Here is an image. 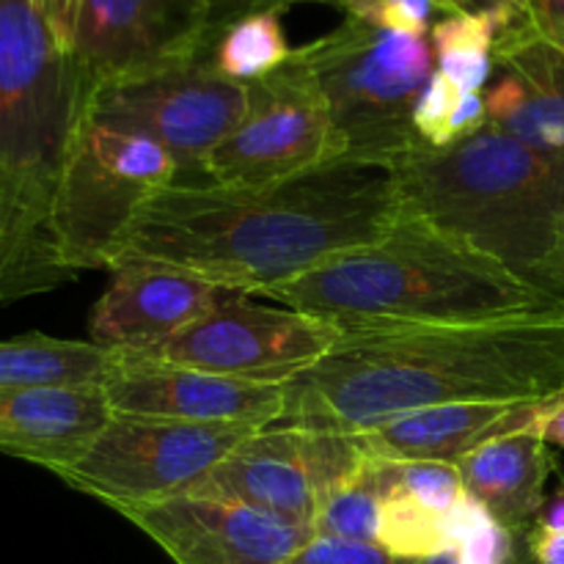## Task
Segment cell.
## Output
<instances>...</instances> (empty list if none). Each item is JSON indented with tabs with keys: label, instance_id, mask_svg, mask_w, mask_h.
<instances>
[{
	"label": "cell",
	"instance_id": "obj_1",
	"mask_svg": "<svg viewBox=\"0 0 564 564\" xmlns=\"http://www.w3.org/2000/svg\"><path fill=\"white\" fill-rule=\"evenodd\" d=\"M402 213L391 171L323 165L273 185H171L121 240L110 273L158 264L237 295H268L345 251L372 246Z\"/></svg>",
	"mask_w": 564,
	"mask_h": 564
},
{
	"label": "cell",
	"instance_id": "obj_2",
	"mask_svg": "<svg viewBox=\"0 0 564 564\" xmlns=\"http://www.w3.org/2000/svg\"><path fill=\"white\" fill-rule=\"evenodd\" d=\"M564 397V308L494 323L345 336L286 383L279 424L358 435L455 402Z\"/></svg>",
	"mask_w": 564,
	"mask_h": 564
},
{
	"label": "cell",
	"instance_id": "obj_3",
	"mask_svg": "<svg viewBox=\"0 0 564 564\" xmlns=\"http://www.w3.org/2000/svg\"><path fill=\"white\" fill-rule=\"evenodd\" d=\"M88 94L33 0H0V306L75 279L61 262L55 204Z\"/></svg>",
	"mask_w": 564,
	"mask_h": 564
},
{
	"label": "cell",
	"instance_id": "obj_4",
	"mask_svg": "<svg viewBox=\"0 0 564 564\" xmlns=\"http://www.w3.org/2000/svg\"><path fill=\"white\" fill-rule=\"evenodd\" d=\"M262 297L334 325L341 339L564 308L405 207L378 242L339 253Z\"/></svg>",
	"mask_w": 564,
	"mask_h": 564
},
{
	"label": "cell",
	"instance_id": "obj_5",
	"mask_svg": "<svg viewBox=\"0 0 564 564\" xmlns=\"http://www.w3.org/2000/svg\"><path fill=\"white\" fill-rule=\"evenodd\" d=\"M402 207L564 303V165L485 124L394 171Z\"/></svg>",
	"mask_w": 564,
	"mask_h": 564
},
{
	"label": "cell",
	"instance_id": "obj_6",
	"mask_svg": "<svg viewBox=\"0 0 564 564\" xmlns=\"http://www.w3.org/2000/svg\"><path fill=\"white\" fill-rule=\"evenodd\" d=\"M328 108L325 165L394 174L419 147L413 108L435 75L430 36L383 31L358 17L295 50Z\"/></svg>",
	"mask_w": 564,
	"mask_h": 564
},
{
	"label": "cell",
	"instance_id": "obj_7",
	"mask_svg": "<svg viewBox=\"0 0 564 564\" xmlns=\"http://www.w3.org/2000/svg\"><path fill=\"white\" fill-rule=\"evenodd\" d=\"M180 165L160 143L83 116L55 204V240L64 268L110 270L141 209L176 185Z\"/></svg>",
	"mask_w": 564,
	"mask_h": 564
},
{
	"label": "cell",
	"instance_id": "obj_8",
	"mask_svg": "<svg viewBox=\"0 0 564 564\" xmlns=\"http://www.w3.org/2000/svg\"><path fill=\"white\" fill-rule=\"evenodd\" d=\"M257 424H204L113 413L86 455L55 477L110 510L185 496L253 433Z\"/></svg>",
	"mask_w": 564,
	"mask_h": 564
},
{
	"label": "cell",
	"instance_id": "obj_9",
	"mask_svg": "<svg viewBox=\"0 0 564 564\" xmlns=\"http://www.w3.org/2000/svg\"><path fill=\"white\" fill-rule=\"evenodd\" d=\"M248 110V86L220 75L209 55L116 80L88 94L86 119L160 143L180 165L176 185H207V158Z\"/></svg>",
	"mask_w": 564,
	"mask_h": 564
},
{
	"label": "cell",
	"instance_id": "obj_10",
	"mask_svg": "<svg viewBox=\"0 0 564 564\" xmlns=\"http://www.w3.org/2000/svg\"><path fill=\"white\" fill-rule=\"evenodd\" d=\"M339 341V330L312 314L286 306H259L231 292L215 312L176 339L124 356L246 383L286 386L323 361Z\"/></svg>",
	"mask_w": 564,
	"mask_h": 564
},
{
	"label": "cell",
	"instance_id": "obj_11",
	"mask_svg": "<svg viewBox=\"0 0 564 564\" xmlns=\"http://www.w3.org/2000/svg\"><path fill=\"white\" fill-rule=\"evenodd\" d=\"M358 435L273 424L242 441L191 494L240 501L314 532L325 496L361 466Z\"/></svg>",
	"mask_w": 564,
	"mask_h": 564
},
{
	"label": "cell",
	"instance_id": "obj_12",
	"mask_svg": "<svg viewBox=\"0 0 564 564\" xmlns=\"http://www.w3.org/2000/svg\"><path fill=\"white\" fill-rule=\"evenodd\" d=\"M328 108L312 72L292 50L273 75L248 83V110L204 165L207 185H273L323 169Z\"/></svg>",
	"mask_w": 564,
	"mask_h": 564
},
{
	"label": "cell",
	"instance_id": "obj_13",
	"mask_svg": "<svg viewBox=\"0 0 564 564\" xmlns=\"http://www.w3.org/2000/svg\"><path fill=\"white\" fill-rule=\"evenodd\" d=\"M204 0H80L72 55L88 91L213 53Z\"/></svg>",
	"mask_w": 564,
	"mask_h": 564
},
{
	"label": "cell",
	"instance_id": "obj_14",
	"mask_svg": "<svg viewBox=\"0 0 564 564\" xmlns=\"http://www.w3.org/2000/svg\"><path fill=\"white\" fill-rule=\"evenodd\" d=\"M119 516L158 543L174 564H286L314 540L312 529L301 523L202 494L124 507Z\"/></svg>",
	"mask_w": 564,
	"mask_h": 564
},
{
	"label": "cell",
	"instance_id": "obj_15",
	"mask_svg": "<svg viewBox=\"0 0 564 564\" xmlns=\"http://www.w3.org/2000/svg\"><path fill=\"white\" fill-rule=\"evenodd\" d=\"M102 389L110 411L130 416L273 427L286 411V386L246 383L198 369L138 361L124 352Z\"/></svg>",
	"mask_w": 564,
	"mask_h": 564
},
{
	"label": "cell",
	"instance_id": "obj_16",
	"mask_svg": "<svg viewBox=\"0 0 564 564\" xmlns=\"http://www.w3.org/2000/svg\"><path fill=\"white\" fill-rule=\"evenodd\" d=\"M231 292L180 270L158 264H124L94 303L88 336L94 345L119 352H147L185 334Z\"/></svg>",
	"mask_w": 564,
	"mask_h": 564
},
{
	"label": "cell",
	"instance_id": "obj_17",
	"mask_svg": "<svg viewBox=\"0 0 564 564\" xmlns=\"http://www.w3.org/2000/svg\"><path fill=\"white\" fill-rule=\"evenodd\" d=\"M482 97L490 127L564 165V53L532 22L499 36Z\"/></svg>",
	"mask_w": 564,
	"mask_h": 564
},
{
	"label": "cell",
	"instance_id": "obj_18",
	"mask_svg": "<svg viewBox=\"0 0 564 564\" xmlns=\"http://www.w3.org/2000/svg\"><path fill=\"white\" fill-rule=\"evenodd\" d=\"M113 416L102 386L0 389V455L58 474Z\"/></svg>",
	"mask_w": 564,
	"mask_h": 564
},
{
	"label": "cell",
	"instance_id": "obj_19",
	"mask_svg": "<svg viewBox=\"0 0 564 564\" xmlns=\"http://www.w3.org/2000/svg\"><path fill=\"white\" fill-rule=\"evenodd\" d=\"M551 402H455L422 408L358 433L369 452L391 460L457 463L501 435L534 433Z\"/></svg>",
	"mask_w": 564,
	"mask_h": 564
},
{
	"label": "cell",
	"instance_id": "obj_20",
	"mask_svg": "<svg viewBox=\"0 0 564 564\" xmlns=\"http://www.w3.org/2000/svg\"><path fill=\"white\" fill-rule=\"evenodd\" d=\"M466 494L482 501L496 521L529 534L545 505V482L556 471L549 444L534 433L485 441L457 460Z\"/></svg>",
	"mask_w": 564,
	"mask_h": 564
},
{
	"label": "cell",
	"instance_id": "obj_21",
	"mask_svg": "<svg viewBox=\"0 0 564 564\" xmlns=\"http://www.w3.org/2000/svg\"><path fill=\"white\" fill-rule=\"evenodd\" d=\"M119 364V350L33 330L0 341V389L105 386Z\"/></svg>",
	"mask_w": 564,
	"mask_h": 564
},
{
	"label": "cell",
	"instance_id": "obj_22",
	"mask_svg": "<svg viewBox=\"0 0 564 564\" xmlns=\"http://www.w3.org/2000/svg\"><path fill=\"white\" fill-rule=\"evenodd\" d=\"M290 55L281 11H259L226 25L215 39L209 61L224 77L248 86L279 72Z\"/></svg>",
	"mask_w": 564,
	"mask_h": 564
},
{
	"label": "cell",
	"instance_id": "obj_23",
	"mask_svg": "<svg viewBox=\"0 0 564 564\" xmlns=\"http://www.w3.org/2000/svg\"><path fill=\"white\" fill-rule=\"evenodd\" d=\"M380 507H383V494H380L378 457L367 449L361 466L323 499L314 518V538L378 545Z\"/></svg>",
	"mask_w": 564,
	"mask_h": 564
},
{
	"label": "cell",
	"instance_id": "obj_24",
	"mask_svg": "<svg viewBox=\"0 0 564 564\" xmlns=\"http://www.w3.org/2000/svg\"><path fill=\"white\" fill-rule=\"evenodd\" d=\"M378 545L400 562H424L452 551L446 512H435L408 496L391 494L380 507Z\"/></svg>",
	"mask_w": 564,
	"mask_h": 564
},
{
	"label": "cell",
	"instance_id": "obj_25",
	"mask_svg": "<svg viewBox=\"0 0 564 564\" xmlns=\"http://www.w3.org/2000/svg\"><path fill=\"white\" fill-rule=\"evenodd\" d=\"M375 455V452H372ZM378 457L380 494H400L435 512H449L466 494L457 463L444 460H391Z\"/></svg>",
	"mask_w": 564,
	"mask_h": 564
},
{
	"label": "cell",
	"instance_id": "obj_26",
	"mask_svg": "<svg viewBox=\"0 0 564 564\" xmlns=\"http://www.w3.org/2000/svg\"><path fill=\"white\" fill-rule=\"evenodd\" d=\"M345 11L369 25L405 36H430L433 17H446L444 0H347Z\"/></svg>",
	"mask_w": 564,
	"mask_h": 564
},
{
	"label": "cell",
	"instance_id": "obj_27",
	"mask_svg": "<svg viewBox=\"0 0 564 564\" xmlns=\"http://www.w3.org/2000/svg\"><path fill=\"white\" fill-rule=\"evenodd\" d=\"M463 91L449 80L446 75H441L435 69V75L430 77V83L424 86V91L419 94L416 108H413V130H416L419 141L424 147L444 149L452 143L449 124L452 116H455L457 105H460Z\"/></svg>",
	"mask_w": 564,
	"mask_h": 564
},
{
	"label": "cell",
	"instance_id": "obj_28",
	"mask_svg": "<svg viewBox=\"0 0 564 564\" xmlns=\"http://www.w3.org/2000/svg\"><path fill=\"white\" fill-rule=\"evenodd\" d=\"M286 564H413L386 554L380 545L347 543V540L314 538Z\"/></svg>",
	"mask_w": 564,
	"mask_h": 564
},
{
	"label": "cell",
	"instance_id": "obj_29",
	"mask_svg": "<svg viewBox=\"0 0 564 564\" xmlns=\"http://www.w3.org/2000/svg\"><path fill=\"white\" fill-rule=\"evenodd\" d=\"M204 3L209 9V25L218 39V33L240 17L259 14V11H284L295 3H330L345 9L347 0H204Z\"/></svg>",
	"mask_w": 564,
	"mask_h": 564
},
{
	"label": "cell",
	"instance_id": "obj_30",
	"mask_svg": "<svg viewBox=\"0 0 564 564\" xmlns=\"http://www.w3.org/2000/svg\"><path fill=\"white\" fill-rule=\"evenodd\" d=\"M33 6H36L39 14L47 20L50 31L55 33L61 47L72 53V39H75V22L80 0H33Z\"/></svg>",
	"mask_w": 564,
	"mask_h": 564
},
{
	"label": "cell",
	"instance_id": "obj_31",
	"mask_svg": "<svg viewBox=\"0 0 564 564\" xmlns=\"http://www.w3.org/2000/svg\"><path fill=\"white\" fill-rule=\"evenodd\" d=\"M529 20L540 39L564 53V0H532Z\"/></svg>",
	"mask_w": 564,
	"mask_h": 564
},
{
	"label": "cell",
	"instance_id": "obj_32",
	"mask_svg": "<svg viewBox=\"0 0 564 564\" xmlns=\"http://www.w3.org/2000/svg\"><path fill=\"white\" fill-rule=\"evenodd\" d=\"M485 124H488V108H485L482 94H463L460 105H457L449 124L452 143L460 141V138L474 135V132L482 130Z\"/></svg>",
	"mask_w": 564,
	"mask_h": 564
},
{
	"label": "cell",
	"instance_id": "obj_33",
	"mask_svg": "<svg viewBox=\"0 0 564 564\" xmlns=\"http://www.w3.org/2000/svg\"><path fill=\"white\" fill-rule=\"evenodd\" d=\"M446 14H485V11H505V14L529 17L532 0H444Z\"/></svg>",
	"mask_w": 564,
	"mask_h": 564
},
{
	"label": "cell",
	"instance_id": "obj_34",
	"mask_svg": "<svg viewBox=\"0 0 564 564\" xmlns=\"http://www.w3.org/2000/svg\"><path fill=\"white\" fill-rule=\"evenodd\" d=\"M527 549L534 564H564V534L532 527L527 534Z\"/></svg>",
	"mask_w": 564,
	"mask_h": 564
},
{
	"label": "cell",
	"instance_id": "obj_35",
	"mask_svg": "<svg viewBox=\"0 0 564 564\" xmlns=\"http://www.w3.org/2000/svg\"><path fill=\"white\" fill-rule=\"evenodd\" d=\"M534 435L543 438L545 444L562 446L564 449V397L551 402V405L540 413L538 424H534Z\"/></svg>",
	"mask_w": 564,
	"mask_h": 564
},
{
	"label": "cell",
	"instance_id": "obj_36",
	"mask_svg": "<svg viewBox=\"0 0 564 564\" xmlns=\"http://www.w3.org/2000/svg\"><path fill=\"white\" fill-rule=\"evenodd\" d=\"M534 527L545 529V532L564 534V479H562L560 490H556L551 499H545V505H543V510H540Z\"/></svg>",
	"mask_w": 564,
	"mask_h": 564
}]
</instances>
